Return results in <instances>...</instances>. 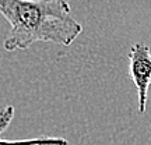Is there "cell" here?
Instances as JSON below:
<instances>
[{
    "mask_svg": "<svg viewBox=\"0 0 151 145\" xmlns=\"http://www.w3.org/2000/svg\"><path fill=\"white\" fill-rule=\"evenodd\" d=\"M13 117H14V108L13 106H7L4 110L0 112V134L10 126Z\"/></svg>",
    "mask_w": 151,
    "mask_h": 145,
    "instance_id": "4",
    "label": "cell"
},
{
    "mask_svg": "<svg viewBox=\"0 0 151 145\" xmlns=\"http://www.w3.org/2000/svg\"><path fill=\"white\" fill-rule=\"evenodd\" d=\"M129 75L137 89V110L146 112L151 85V50L146 43H134L129 50Z\"/></svg>",
    "mask_w": 151,
    "mask_h": 145,
    "instance_id": "2",
    "label": "cell"
},
{
    "mask_svg": "<svg viewBox=\"0 0 151 145\" xmlns=\"http://www.w3.org/2000/svg\"><path fill=\"white\" fill-rule=\"evenodd\" d=\"M0 16L10 24L6 52L28 49L37 42L70 46L83 32L66 0H0Z\"/></svg>",
    "mask_w": 151,
    "mask_h": 145,
    "instance_id": "1",
    "label": "cell"
},
{
    "mask_svg": "<svg viewBox=\"0 0 151 145\" xmlns=\"http://www.w3.org/2000/svg\"><path fill=\"white\" fill-rule=\"evenodd\" d=\"M0 145H69V141L62 137H42L28 140H1Z\"/></svg>",
    "mask_w": 151,
    "mask_h": 145,
    "instance_id": "3",
    "label": "cell"
}]
</instances>
